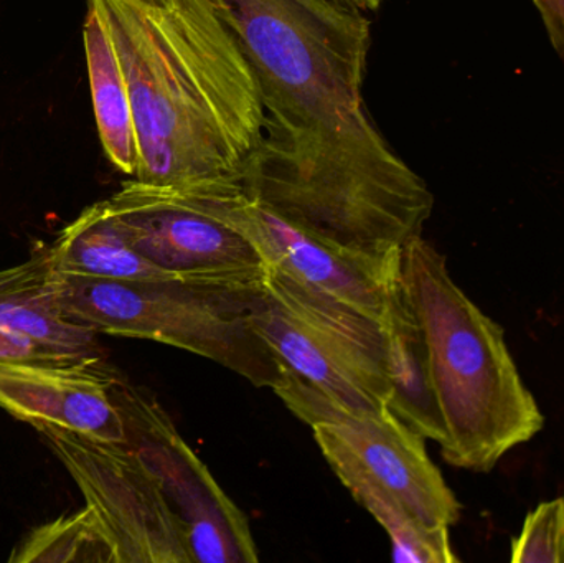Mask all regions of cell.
<instances>
[{
	"instance_id": "obj_20",
	"label": "cell",
	"mask_w": 564,
	"mask_h": 563,
	"mask_svg": "<svg viewBox=\"0 0 564 563\" xmlns=\"http://www.w3.org/2000/svg\"><path fill=\"white\" fill-rule=\"evenodd\" d=\"M0 360H25V362L72 364L88 362L76 357L53 353L29 337L0 331Z\"/></svg>"
},
{
	"instance_id": "obj_4",
	"label": "cell",
	"mask_w": 564,
	"mask_h": 563,
	"mask_svg": "<svg viewBox=\"0 0 564 563\" xmlns=\"http://www.w3.org/2000/svg\"><path fill=\"white\" fill-rule=\"evenodd\" d=\"M254 283L221 286L56 273V296L69 323L96 334L169 344L274 390L284 366L251 323L248 293Z\"/></svg>"
},
{
	"instance_id": "obj_10",
	"label": "cell",
	"mask_w": 564,
	"mask_h": 563,
	"mask_svg": "<svg viewBox=\"0 0 564 563\" xmlns=\"http://www.w3.org/2000/svg\"><path fill=\"white\" fill-rule=\"evenodd\" d=\"M118 373L106 360H0V407L32 426L48 423L99 442L126 445L124 422L109 396Z\"/></svg>"
},
{
	"instance_id": "obj_16",
	"label": "cell",
	"mask_w": 564,
	"mask_h": 563,
	"mask_svg": "<svg viewBox=\"0 0 564 563\" xmlns=\"http://www.w3.org/2000/svg\"><path fill=\"white\" fill-rule=\"evenodd\" d=\"M86 63L99 139L109 161L134 177L138 171V138L131 96L111 33L98 7L88 0L85 25Z\"/></svg>"
},
{
	"instance_id": "obj_9",
	"label": "cell",
	"mask_w": 564,
	"mask_h": 563,
	"mask_svg": "<svg viewBox=\"0 0 564 563\" xmlns=\"http://www.w3.org/2000/svg\"><path fill=\"white\" fill-rule=\"evenodd\" d=\"M175 191L195 207L240 231L268 267L383 321L388 291L400 260L381 267L350 257L248 197L240 182H210Z\"/></svg>"
},
{
	"instance_id": "obj_7",
	"label": "cell",
	"mask_w": 564,
	"mask_h": 563,
	"mask_svg": "<svg viewBox=\"0 0 564 563\" xmlns=\"http://www.w3.org/2000/svg\"><path fill=\"white\" fill-rule=\"evenodd\" d=\"M274 392L299 420L311 425L314 435L334 442L417 521L447 529L459 522L463 506L431 462L426 439L390 410L351 412L285 367Z\"/></svg>"
},
{
	"instance_id": "obj_1",
	"label": "cell",
	"mask_w": 564,
	"mask_h": 563,
	"mask_svg": "<svg viewBox=\"0 0 564 563\" xmlns=\"http://www.w3.org/2000/svg\"><path fill=\"white\" fill-rule=\"evenodd\" d=\"M260 85L248 197L317 240L391 267L434 197L368 115L370 19L351 0H221Z\"/></svg>"
},
{
	"instance_id": "obj_8",
	"label": "cell",
	"mask_w": 564,
	"mask_h": 563,
	"mask_svg": "<svg viewBox=\"0 0 564 563\" xmlns=\"http://www.w3.org/2000/svg\"><path fill=\"white\" fill-rule=\"evenodd\" d=\"M108 204L134 250L177 280L238 286L267 274V261L247 237L175 188L134 178Z\"/></svg>"
},
{
	"instance_id": "obj_3",
	"label": "cell",
	"mask_w": 564,
	"mask_h": 563,
	"mask_svg": "<svg viewBox=\"0 0 564 563\" xmlns=\"http://www.w3.org/2000/svg\"><path fill=\"white\" fill-rule=\"evenodd\" d=\"M400 278L426 336L431 382L454 468L490 473L535 439L545 415L507 346L502 326L457 286L446 257L423 237L400 257Z\"/></svg>"
},
{
	"instance_id": "obj_15",
	"label": "cell",
	"mask_w": 564,
	"mask_h": 563,
	"mask_svg": "<svg viewBox=\"0 0 564 563\" xmlns=\"http://www.w3.org/2000/svg\"><path fill=\"white\" fill-rule=\"evenodd\" d=\"M48 251L56 273L99 280H177L134 250L108 201L85 208L59 231Z\"/></svg>"
},
{
	"instance_id": "obj_21",
	"label": "cell",
	"mask_w": 564,
	"mask_h": 563,
	"mask_svg": "<svg viewBox=\"0 0 564 563\" xmlns=\"http://www.w3.org/2000/svg\"><path fill=\"white\" fill-rule=\"evenodd\" d=\"M556 52L564 58V0H533Z\"/></svg>"
},
{
	"instance_id": "obj_11",
	"label": "cell",
	"mask_w": 564,
	"mask_h": 563,
	"mask_svg": "<svg viewBox=\"0 0 564 563\" xmlns=\"http://www.w3.org/2000/svg\"><path fill=\"white\" fill-rule=\"evenodd\" d=\"M267 290L294 313L322 349L354 376L381 405L391 393L390 350L383 321L268 267Z\"/></svg>"
},
{
	"instance_id": "obj_18",
	"label": "cell",
	"mask_w": 564,
	"mask_h": 563,
	"mask_svg": "<svg viewBox=\"0 0 564 563\" xmlns=\"http://www.w3.org/2000/svg\"><path fill=\"white\" fill-rule=\"evenodd\" d=\"M9 562L119 563L115 545L88 506L30 531Z\"/></svg>"
},
{
	"instance_id": "obj_2",
	"label": "cell",
	"mask_w": 564,
	"mask_h": 563,
	"mask_svg": "<svg viewBox=\"0 0 564 563\" xmlns=\"http://www.w3.org/2000/svg\"><path fill=\"white\" fill-rule=\"evenodd\" d=\"M131 96L135 181L185 188L241 182L260 149L264 108L221 0H91Z\"/></svg>"
},
{
	"instance_id": "obj_5",
	"label": "cell",
	"mask_w": 564,
	"mask_h": 563,
	"mask_svg": "<svg viewBox=\"0 0 564 563\" xmlns=\"http://www.w3.org/2000/svg\"><path fill=\"white\" fill-rule=\"evenodd\" d=\"M33 429L78 485L119 563H192L184 522L138 453L48 423Z\"/></svg>"
},
{
	"instance_id": "obj_14",
	"label": "cell",
	"mask_w": 564,
	"mask_h": 563,
	"mask_svg": "<svg viewBox=\"0 0 564 563\" xmlns=\"http://www.w3.org/2000/svg\"><path fill=\"white\" fill-rule=\"evenodd\" d=\"M263 280L257 281L248 293L251 323L285 369L351 412L387 410L318 346L305 324L267 290Z\"/></svg>"
},
{
	"instance_id": "obj_19",
	"label": "cell",
	"mask_w": 564,
	"mask_h": 563,
	"mask_svg": "<svg viewBox=\"0 0 564 563\" xmlns=\"http://www.w3.org/2000/svg\"><path fill=\"white\" fill-rule=\"evenodd\" d=\"M512 563H564V495L536 506L510 545Z\"/></svg>"
},
{
	"instance_id": "obj_6",
	"label": "cell",
	"mask_w": 564,
	"mask_h": 563,
	"mask_svg": "<svg viewBox=\"0 0 564 563\" xmlns=\"http://www.w3.org/2000/svg\"><path fill=\"white\" fill-rule=\"evenodd\" d=\"M109 396L124 422L126 445L158 476L169 505L184 522L192 562L260 561L247 516L182 440L154 396L119 373Z\"/></svg>"
},
{
	"instance_id": "obj_17",
	"label": "cell",
	"mask_w": 564,
	"mask_h": 563,
	"mask_svg": "<svg viewBox=\"0 0 564 563\" xmlns=\"http://www.w3.org/2000/svg\"><path fill=\"white\" fill-rule=\"evenodd\" d=\"M328 465L378 524L390 535L393 559L403 563H456L449 529L427 528L393 495L367 475L347 453L325 436L314 435Z\"/></svg>"
},
{
	"instance_id": "obj_22",
	"label": "cell",
	"mask_w": 564,
	"mask_h": 563,
	"mask_svg": "<svg viewBox=\"0 0 564 563\" xmlns=\"http://www.w3.org/2000/svg\"><path fill=\"white\" fill-rule=\"evenodd\" d=\"M351 2L357 3L358 7H361L367 12V10H377L383 3V0H351Z\"/></svg>"
},
{
	"instance_id": "obj_12",
	"label": "cell",
	"mask_w": 564,
	"mask_h": 563,
	"mask_svg": "<svg viewBox=\"0 0 564 563\" xmlns=\"http://www.w3.org/2000/svg\"><path fill=\"white\" fill-rule=\"evenodd\" d=\"M0 331L85 360H105L95 331L63 317L56 296V271L48 247L17 267L0 270Z\"/></svg>"
},
{
	"instance_id": "obj_13",
	"label": "cell",
	"mask_w": 564,
	"mask_h": 563,
	"mask_svg": "<svg viewBox=\"0 0 564 563\" xmlns=\"http://www.w3.org/2000/svg\"><path fill=\"white\" fill-rule=\"evenodd\" d=\"M383 326L390 350L388 410L417 435L443 446L447 433L431 382L426 336L401 283L400 268L388 291Z\"/></svg>"
}]
</instances>
